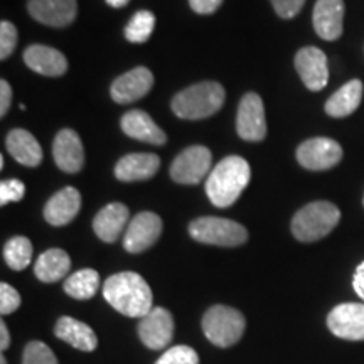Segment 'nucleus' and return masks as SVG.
<instances>
[{"mask_svg": "<svg viewBox=\"0 0 364 364\" xmlns=\"http://www.w3.org/2000/svg\"><path fill=\"white\" fill-rule=\"evenodd\" d=\"M211 150L204 145H191L174 159L171 166V177L177 184H199L211 169Z\"/></svg>", "mask_w": 364, "mask_h": 364, "instance_id": "nucleus-7", "label": "nucleus"}, {"mask_svg": "<svg viewBox=\"0 0 364 364\" xmlns=\"http://www.w3.org/2000/svg\"><path fill=\"white\" fill-rule=\"evenodd\" d=\"M363 100V83L359 80L348 81L336 91L326 103V113L334 118L349 117L359 108Z\"/></svg>", "mask_w": 364, "mask_h": 364, "instance_id": "nucleus-26", "label": "nucleus"}, {"mask_svg": "<svg viewBox=\"0 0 364 364\" xmlns=\"http://www.w3.org/2000/svg\"><path fill=\"white\" fill-rule=\"evenodd\" d=\"M27 11L36 21L49 27H66L78 16L76 0H29Z\"/></svg>", "mask_w": 364, "mask_h": 364, "instance_id": "nucleus-15", "label": "nucleus"}, {"mask_svg": "<svg viewBox=\"0 0 364 364\" xmlns=\"http://www.w3.org/2000/svg\"><path fill=\"white\" fill-rule=\"evenodd\" d=\"M236 130L247 142H262L267 136V120L263 100L257 93H247L241 98L236 115Z\"/></svg>", "mask_w": 364, "mask_h": 364, "instance_id": "nucleus-9", "label": "nucleus"}, {"mask_svg": "<svg viewBox=\"0 0 364 364\" xmlns=\"http://www.w3.org/2000/svg\"><path fill=\"white\" fill-rule=\"evenodd\" d=\"M156 364H199V356L189 346H172Z\"/></svg>", "mask_w": 364, "mask_h": 364, "instance_id": "nucleus-31", "label": "nucleus"}, {"mask_svg": "<svg viewBox=\"0 0 364 364\" xmlns=\"http://www.w3.org/2000/svg\"><path fill=\"white\" fill-rule=\"evenodd\" d=\"M100 289V275L93 268L75 272L65 282V292L76 300L93 299Z\"/></svg>", "mask_w": 364, "mask_h": 364, "instance_id": "nucleus-27", "label": "nucleus"}, {"mask_svg": "<svg viewBox=\"0 0 364 364\" xmlns=\"http://www.w3.org/2000/svg\"><path fill=\"white\" fill-rule=\"evenodd\" d=\"M103 297L117 312L142 318L152 311V290L139 273L120 272L103 284Z\"/></svg>", "mask_w": 364, "mask_h": 364, "instance_id": "nucleus-1", "label": "nucleus"}, {"mask_svg": "<svg viewBox=\"0 0 364 364\" xmlns=\"http://www.w3.org/2000/svg\"><path fill=\"white\" fill-rule=\"evenodd\" d=\"M24 63L34 73L51 76V78L65 75L68 70V59L65 54L43 44L29 46L24 51Z\"/></svg>", "mask_w": 364, "mask_h": 364, "instance_id": "nucleus-19", "label": "nucleus"}, {"mask_svg": "<svg viewBox=\"0 0 364 364\" xmlns=\"http://www.w3.org/2000/svg\"><path fill=\"white\" fill-rule=\"evenodd\" d=\"M24 182L19 179H9L0 182V204L6 206L9 203H17L24 198Z\"/></svg>", "mask_w": 364, "mask_h": 364, "instance_id": "nucleus-33", "label": "nucleus"}, {"mask_svg": "<svg viewBox=\"0 0 364 364\" xmlns=\"http://www.w3.org/2000/svg\"><path fill=\"white\" fill-rule=\"evenodd\" d=\"M154 29H156V16L150 11H139L127 24L125 38L134 44H142L149 41Z\"/></svg>", "mask_w": 364, "mask_h": 364, "instance_id": "nucleus-29", "label": "nucleus"}, {"mask_svg": "<svg viewBox=\"0 0 364 364\" xmlns=\"http://www.w3.org/2000/svg\"><path fill=\"white\" fill-rule=\"evenodd\" d=\"M363 204H364V198H363Z\"/></svg>", "mask_w": 364, "mask_h": 364, "instance_id": "nucleus-42", "label": "nucleus"}, {"mask_svg": "<svg viewBox=\"0 0 364 364\" xmlns=\"http://www.w3.org/2000/svg\"><path fill=\"white\" fill-rule=\"evenodd\" d=\"M122 130L130 139L140 140V142H147L152 145H164L167 140V135L164 134L161 127L156 125V122L150 118L147 112L142 110H130L122 117L120 122Z\"/></svg>", "mask_w": 364, "mask_h": 364, "instance_id": "nucleus-21", "label": "nucleus"}, {"mask_svg": "<svg viewBox=\"0 0 364 364\" xmlns=\"http://www.w3.org/2000/svg\"><path fill=\"white\" fill-rule=\"evenodd\" d=\"M54 334H56L58 339L65 341L66 344H70L75 349H80V351L85 353L95 351L98 346L97 334H95V331L91 329L88 324L78 321V318H73L68 316L61 317L56 322Z\"/></svg>", "mask_w": 364, "mask_h": 364, "instance_id": "nucleus-23", "label": "nucleus"}, {"mask_svg": "<svg viewBox=\"0 0 364 364\" xmlns=\"http://www.w3.org/2000/svg\"><path fill=\"white\" fill-rule=\"evenodd\" d=\"M252 179L250 164L240 156H228L211 171L206 181V194L216 208H230L247 189Z\"/></svg>", "mask_w": 364, "mask_h": 364, "instance_id": "nucleus-2", "label": "nucleus"}, {"mask_svg": "<svg viewBox=\"0 0 364 364\" xmlns=\"http://www.w3.org/2000/svg\"><path fill=\"white\" fill-rule=\"evenodd\" d=\"M295 70L302 83L311 91H321L329 81V66L327 56L318 48L309 46L295 54Z\"/></svg>", "mask_w": 364, "mask_h": 364, "instance_id": "nucleus-13", "label": "nucleus"}, {"mask_svg": "<svg viewBox=\"0 0 364 364\" xmlns=\"http://www.w3.org/2000/svg\"><path fill=\"white\" fill-rule=\"evenodd\" d=\"M12 102V88L6 80L0 81V117H6Z\"/></svg>", "mask_w": 364, "mask_h": 364, "instance_id": "nucleus-37", "label": "nucleus"}, {"mask_svg": "<svg viewBox=\"0 0 364 364\" xmlns=\"http://www.w3.org/2000/svg\"><path fill=\"white\" fill-rule=\"evenodd\" d=\"M0 364H7V359H6V358H4V356H2V358H0Z\"/></svg>", "mask_w": 364, "mask_h": 364, "instance_id": "nucleus-41", "label": "nucleus"}, {"mask_svg": "<svg viewBox=\"0 0 364 364\" xmlns=\"http://www.w3.org/2000/svg\"><path fill=\"white\" fill-rule=\"evenodd\" d=\"M71 268V258L65 250L51 248L41 253L34 263L36 277L44 284H54L65 279Z\"/></svg>", "mask_w": 364, "mask_h": 364, "instance_id": "nucleus-25", "label": "nucleus"}, {"mask_svg": "<svg viewBox=\"0 0 364 364\" xmlns=\"http://www.w3.org/2000/svg\"><path fill=\"white\" fill-rule=\"evenodd\" d=\"M270 2L275 9L277 16H280L282 19H292L302 11L306 0H270Z\"/></svg>", "mask_w": 364, "mask_h": 364, "instance_id": "nucleus-35", "label": "nucleus"}, {"mask_svg": "<svg viewBox=\"0 0 364 364\" xmlns=\"http://www.w3.org/2000/svg\"><path fill=\"white\" fill-rule=\"evenodd\" d=\"M130 0H107V4L110 7H115V9H122V7H125L127 4H129Z\"/></svg>", "mask_w": 364, "mask_h": 364, "instance_id": "nucleus-40", "label": "nucleus"}, {"mask_svg": "<svg viewBox=\"0 0 364 364\" xmlns=\"http://www.w3.org/2000/svg\"><path fill=\"white\" fill-rule=\"evenodd\" d=\"M341 211L329 201H316L307 204L295 213L292 220V233L302 243H314L326 238L338 226Z\"/></svg>", "mask_w": 364, "mask_h": 364, "instance_id": "nucleus-4", "label": "nucleus"}, {"mask_svg": "<svg viewBox=\"0 0 364 364\" xmlns=\"http://www.w3.org/2000/svg\"><path fill=\"white\" fill-rule=\"evenodd\" d=\"M174 336V318L164 307H154L139 322V338L145 348L159 351L169 348Z\"/></svg>", "mask_w": 364, "mask_h": 364, "instance_id": "nucleus-10", "label": "nucleus"}, {"mask_svg": "<svg viewBox=\"0 0 364 364\" xmlns=\"http://www.w3.org/2000/svg\"><path fill=\"white\" fill-rule=\"evenodd\" d=\"M7 152L26 167H38L43 162V149L36 136L24 129H14L6 139Z\"/></svg>", "mask_w": 364, "mask_h": 364, "instance_id": "nucleus-24", "label": "nucleus"}, {"mask_svg": "<svg viewBox=\"0 0 364 364\" xmlns=\"http://www.w3.org/2000/svg\"><path fill=\"white\" fill-rule=\"evenodd\" d=\"M341 159H343L341 145L327 136L309 139L297 149V161L307 171H327L338 166Z\"/></svg>", "mask_w": 364, "mask_h": 364, "instance_id": "nucleus-8", "label": "nucleus"}, {"mask_svg": "<svg viewBox=\"0 0 364 364\" xmlns=\"http://www.w3.org/2000/svg\"><path fill=\"white\" fill-rule=\"evenodd\" d=\"M203 332L216 348H231L243 336L247 321L240 311L228 306L209 307L203 316Z\"/></svg>", "mask_w": 364, "mask_h": 364, "instance_id": "nucleus-5", "label": "nucleus"}, {"mask_svg": "<svg viewBox=\"0 0 364 364\" xmlns=\"http://www.w3.org/2000/svg\"><path fill=\"white\" fill-rule=\"evenodd\" d=\"M22 364H58V358L48 344L31 341L24 349Z\"/></svg>", "mask_w": 364, "mask_h": 364, "instance_id": "nucleus-30", "label": "nucleus"}, {"mask_svg": "<svg viewBox=\"0 0 364 364\" xmlns=\"http://www.w3.org/2000/svg\"><path fill=\"white\" fill-rule=\"evenodd\" d=\"M314 31L324 41H338L344 27L343 0H317L312 14Z\"/></svg>", "mask_w": 364, "mask_h": 364, "instance_id": "nucleus-16", "label": "nucleus"}, {"mask_svg": "<svg viewBox=\"0 0 364 364\" xmlns=\"http://www.w3.org/2000/svg\"><path fill=\"white\" fill-rule=\"evenodd\" d=\"M327 327L336 338L364 341V304H339L327 316Z\"/></svg>", "mask_w": 364, "mask_h": 364, "instance_id": "nucleus-12", "label": "nucleus"}, {"mask_svg": "<svg viewBox=\"0 0 364 364\" xmlns=\"http://www.w3.org/2000/svg\"><path fill=\"white\" fill-rule=\"evenodd\" d=\"M353 287H354V292L364 300V262L356 268V272H354Z\"/></svg>", "mask_w": 364, "mask_h": 364, "instance_id": "nucleus-38", "label": "nucleus"}, {"mask_svg": "<svg viewBox=\"0 0 364 364\" xmlns=\"http://www.w3.org/2000/svg\"><path fill=\"white\" fill-rule=\"evenodd\" d=\"M21 306V295L14 289L12 285L2 282L0 284V314L9 316V314L16 312Z\"/></svg>", "mask_w": 364, "mask_h": 364, "instance_id": "nucleus-34", "label": "nucleus"}, {"mask_svg": "<svg viewBox=\"0 0 364 364\" xmlns=\"http://www.w3.org/2000/svg\"><path fill=\"white\" fill-rule=\"evenodd\" d=\"M225 88L216 81H201L172 98V112L184 120H203L215 115L225 103Z\"/></svg>", "mask_w": 364, "mask_h": 364, "instance_id": "nucleus-3", "label": "nucleus"}, {"mask_svg": "<svg viewBox=\"0 0 364 364\" xmlns=\"http://www.w3.org/2000/svg\"><path fill=\"white\" fill-rule=\"evenodd\" d=\"M17 29L12 22H0V59H7L14 53L17 46Z\"/></svg>", "mask_w": 364, "mask_h": 364, "instance_id": "nucleus-32", "label": "nucleus"}, {"mask_svg": "<svg viewBox=\"0 0 364 364\" xmlns=\"http://www.w3.org/2000/svg\"><path fill=\"white\" fill-rule=\"evenodd\" d=\"M152 85H154L152 71L144 66H139L113 81L110 93H112V98L115 100V103H120V105L134 103L136 100L144 98L145 95L152 90Z\"/></svg>", "mask_w": 364, "mask_h": 364, "instance_id": "nucleus-17", "label": "nucleus"}, {"mask_svg": "<svg viewBox=\"0 0 364 364\" xmlns=\"http://www.w3.org/2000/svg\"><path fill=\"white\" fill-rule=\"evenodd\" d=\"M4 260L12 270H26L33 260V243L26 236H14L4 247Z\"/></svg>", "mask_w": 364, "mask_h": 364, "instance_id": "nucleus-28", "label": "nucleus"}, {"mask_svg": "<svg viewBox=\"0 0 364 364\" xmlns=\"http://www.w3.org/2000/svg\"><path fill=\"white\" fill-rule=\"evenodd\" d=\"M191 238L215 247H240L247 243L248 231L240 223L226 218L203 216L189 225Z\"/></svg>", "mask_w": 364, "mask_h": 364, "instance_id": "nucleus-6", "label": "nucleus"}, {"mask_svg": "<svg viewBox=\"0 0 364 364\" xmlns=\"http://www.w3.org/2000/svg\"><path fill=\"white\" fill-rule=\"evenodd\" d=\"M53 157L56 166L68 174H76L85 166V149L80 135L71 129L58 132L53 142Z\"/></svg>", "mask_w": 364, "mask_h": 364, "instance_id": "nucleus-14", "label": "nucleus"}, {"mask_svg": "<svg viewBox=\"0 0 364 364\" xmlns=\"http://www.w3.org/2000/svg\"><path fill=\"white\" fill-rule=\"evenodd\" d=\"M81 194L75 188H63L46 203L44 220L53 226H66L78 216Z\"/></svg>", "mask_w": 364, "mask_h": 364, "instance_id": "nucleus-18", "label": "nucleus"}, {"mask_svg": "<svg viewBox=\"0 0 364 364\" xmlns=\"http://www.w3.org/2000/svg\"><path fill=\"white\" fill-rule=\"evenodd\" d=\"M223 4V0H189V6L196 14H213L216 12L220 6Z\"/></svg>", "mask_w": 364, "mask_h": 364, "instance_id": "nucleus-36", "label": "nucleus"}, {"mask_svg": "<svg viewBox=\"0 0 364 364\" xmlns=\"http://www.w3.org/2000/svg\"><path fill=\"white\" fill-rule=\"evenodd\" d=\"M162 235V220L156 213L142 211L132 218L124 236V248L129 253H142L149 250Z\"/></svg>", "mask_w": 364, "mask_h": 364, "instance_id": "nucleus-11", "label": "nucleus"}, {"mask_svg": "<svg viewBox=\"0 0 364 364\" xmlns=\"http://www.w3.org/2000/svg\"><path fill=\"white\" fill-rule=\"evenodd\" d=\"M161 159L156 154H129L115 166V177L122 182L150 179L157 174Z\"/></svg>", "mask_w": 364, "mask_h": 364, "instance_id": "nucleus-22", "label": "nucleus"}, {"mask_svg": "<svg viewBox=\"0 0 364 364\" xmlns=\"http://www.w3.org/2000/svg\"><path fill=\"white\" fill-rule=\"evenodd\" d=\"M130 211L125 204L110 203L93 220V231L105 243H115L129 223Z\"/></svg>", "mask_w": 364, "mask_h": 364, "instance_id": "nucleus-20", "label": "nucleus"}, {"mask_svg": "<svg viewBox=\"0 0 364 364\" xmlns=\"http://www.w3.org/2000/svg\"><path fill=\"white\" fill-rule=\"evenodd\" d=\"M9 344H11V334H9L6 322H2V324H0V349H2V351H6V349L9 348Z\"/></svg>", "mask_w": 364, "mask_h": 364, "instance_id": "nucleus-39", "label": "nucleus"}]
</instances>
